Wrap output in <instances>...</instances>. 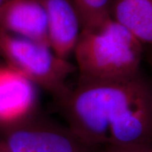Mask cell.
I'll use <instances>...</instances> for the list:
<instances>
[{"label": "cell", "instance_id": "1", "mask_svg": "<svg viewBox=\"0 0 152 152\" xmlns=\"http://www.w3.org/2000/svg\"><path fill=\"white\" fill-rule=\"evenodd\" d=\"M59 103L68 127L91 144L152 147V84L140 71L112 80H79Z\"/></svg>", "mask_w": 152, "mask_h": 152}, {"label": "cell", "instance_id": "2", "mask_svg": "<svg viewBox=\"0 0 152 152\" xmlns=\"http://www.w3.org/2000/svg\"><path fill=\"white\" fill-rule=\"evenodd\" d=\"M144 45L112 18L94 30H81L74 50L79 80L104 81L140 71Z\"/></svg>", "mask_w": 152, "mask_h": 152}, {"label": "cell", "instance_id": "3", "mask_svg": "<svg viewBox=\"0 0 152 152\" xmlns=\"http://www.w3.org/2000/svg\"><path fill=\"white\" fill-rule=\"evenodd\" d=\"M0 55L4 63L50 93L58 102L68 95L70 88L67 80L75 72L76 66L58 56L48 44L1 31Z\"/></svg>", "mask_w": 152, "mask_h": 152}, {"label": "cell", "instance_id": "4", "mask_svg": "<svg viewBox=\"0 0 152 152\" xmlns=\"http://www.w3.org/2000/svg\"><path fill=\"white\" fill-rule=\"evenodd\" d=\"M10 152H104L69 129L35 118L0 133Z\"/></svg>", "mask_w": 152, "mask_h": 152}, {"label": "cell", "instance_id": "5", "mask_svg": "<svg viewBox=\"0 0 152 152\" xmlns=\"http://www.w3.org/2000/svg\"><path fill=\"white\" fill-rule=\"evenodd\" d=\"M37 87L20 71L0 62V133L37 117Z\"/></svg>", "mask_w": 152, "mask_h": 152}, {"label": "cell", "instance_id": "6", "mask_svg": "<svg viewBox=\"0 0 152 152\" xmlns=\"http://www.w3.org/2000/svg\"><path fill=\"white\" fill-rule=\"evenodd\" d=\"M0 28L20 37L48 44V17L37 0H8L0 6Z\"/></svg>", "mask_w": 152, "mask_h": 152}, {"label": "cell", "instance_id": "7", "mask_svg": "<svg viewBox=\"0 0 152 152\" xmlns=\"http://www.w3.org/2000/svg\"><path fill=\"white\" fill-rule=\"evenodd\" d=\"M46 11L48 44L58 56L68 59L74 53L82 26L72 0H37Z\"/></svg>", "mask_w": 152, "mask_h": 152}, {"label": "cell", "instance_id": "8", "mask_svg": "<svg viewBox=\"0 0 152 152\" xmlns=\"http://www.w3.org/2000/svg\"><path fill=\"white\" fill-rule=\"evenodd\" d=\"M111 18L152 48V0H112Z\"/></svg>", "mask_w": 152, "mask_h": 152}, {"label": "cell", "instance_id": "9", "mask_svg": "<svg viewBox=\"0 0 152 152\" xmlns=\"http://www.w3.org/2000/svg\"><path fill=\"white\" fill-rule=\"evenodd\" d=\"M82 30H94L111 19L112 0H72Z\"/></svg>", "mask_w": 152, "mask_h": 152}, {"label": "cell", "instance_id": "10", "mask_svg": "<svg viewBox=\"0 0 152 152\" xmlns=\"http://www.w3.org/2000/svg\"><path fill=\"white\" fill-rule=\"evenodd\" d=\"M104 152H152V147L128 145V146H109Z\"/></svg>", "mask_w": 152, "mask_h": 152}, {"label": "cell", "instance_id": "11", "mask_svg": "<svg viewBox=\"0 0 152 152\" xmlns=\"http://www.w3.org/2000/svg\"><path fill=\"white\" fill-rule=\"evenodd\" d=\"M0 152H10L1 138H0Z\"/></svg>", "mask_w": 152, "mask_h": 152}, {"label": "cell", "instance_id": "12", "mask_svg": "<svg viewBox=\"0 0 152 152\" xmlns=\"http://www.w3.org/2000/svg\"><path fill=\"white\" fill-rule=\"evenodd\" d=\"M8 0H0V6L1 5H3L5 2H7Z\"/></svg>", "mask_w": 152, "mask_h": 152}, {"label": "cell", "instance_id": "13", "mask_svg": "<svg viewBox=\"0 0 152 152\" xmlns=\"http://www.w3.org/2000/svg\"><path fill=\"white\" fill-rule=\"evenodd\" d=\"M1 31H2V30H1V28H0V32H1ZM1 61H2V58H1V55H0V62H1Z\"/></svg>", "mask_w": 152, "mask_h": 152}]
</instances>
